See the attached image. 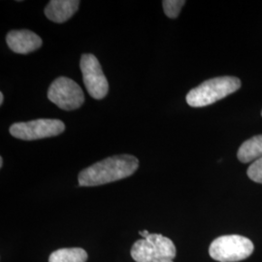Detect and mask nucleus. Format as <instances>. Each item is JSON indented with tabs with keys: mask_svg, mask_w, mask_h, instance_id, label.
Masks as SVG:
<instances>
[{
	"mask_svg": "<svg viewBox=\"0 0 262 262\" xmlns=\"http://www.w3.org/2000/svg\"><path fill=\"white\" fill-rule=\"evenodd\" d=\"M139 166V160L131 155H118L102 159L79 173L80 187H97L130 177Z\"/></svg>",
	"mask_w": 262,
	"mask_h": 262,
	"instance_id": "nucleus-1",
	"label": "nucleus"
},
{
	"mask_svg": "<svg viewBox=\"0 0 262 262\" xmlns=\"http://www.w3.org/2000/svg\"><path fill=\"white\" fill-rule=\"evenodd\" d=\"M240 86L241 81L236 77H216L192 89L186 99L190 107H205L237 92Z\"/></svg>",
	"mask_w": 262,
	"mask_h": 262,
	"instance_id": "nucleus-2",
	"label": "nucleus"
},
{
	"mask_svg": "<svg viewBox=\"0 0 262 262\" xmlns=\"http://www.w3.org/2000/svg\"><path fill=\"white\" fill-rule=\"evenodd\" d=\"M130 254L136 262H174L177 250L171 239L152 233L133 244Z\"/></svg>",
	"mask_w": 262,
	"mask_h": 262,
	"instance_id": "nucleus-3",
	"label": "nucleus"
},
{
	"mask_svg": "<svg viewBox=\"0 0 262 262\" xmlns=\"http://www.w3.org/2000/svg\"><path fill=\"white\" fill-rule=\"evenodd\" d=\"M253 242L240 235H225L215 239L209 248L210 256L219 262H237L253 253Z\"/></svg>",
	"mask_w": 262,
	"mask_h": 262,
	"instance_id": "nucleus-4",
	"label": "nucleus"
},
{
	"mask_svg": "<svg viewBox=\"0 0 262 262\" xmlns=\"http://www.w3.org/2000/svg\"><path fill=\"white\" fill-rule=\"evenodd\" d=\"M66 130V124L55 119H38L29 122H15L10 126V134L20 140L32 141L55 137Z\"/></svg>",
	"mask_w": 262,
	"mask_h": 262,
	"instance_id": "nucleus-5",
	"label": "nucleus"
},
{
	"mask_svg": "<svg viewBox=\"0 0 262 262\" xmlns=\"http://www.w3.org/2000/svg\"><path fill=\"white\" fill-rule=\"evenodd\" d=\"M48 98L64 111H73L84 102L81 86L67 77H58L49 88Z\"/></svg>",
	"mask_w": 262,
	"mask_h": 262,
	"instance_id": "nucleus-6",
	"label": "nucleus"
},
{
	"mask_svg": "<svg viewBox=\"0 0 262 262\" xmlns=\"http://www.w3.org/2000/svg\"><path fill=\"white\" fill-rule=\"evenodd\" d=\"M84 86L94 99H102L109 92V84L96 56L84 54L80 60Z\"/></svg>",
	"mask_w": 262,
	"mask_h": 262,
	"instance_id": "nucleus-7",
	"label": "nucleus"
},
{
	"mask_svg": "<svg viewBox=\"0 0 262 262\" xmlns=\"http://www.w3.org/2000/svg\"><path fill=\"white\" fill-rule=\"evenodd\" d=\"M8 47L16 54L27 55L41 48L43 41L36 33L28 30L19 29L12 30L6 36Z\"/></svg>",
	"mask_w": 262,
	"mask_h": 262,
	"instance_id": "nucleus-8",
	"label": "nucleus"
},
{
	"mask_svg": "<svg viewBox=\"0 0 262 262\" xmlns=\"http://www.w3.org/2000/svg\"><path fill=\"white\" fill-rule=\"evenodd\" d=\"M79 0H52L45 8V16L54 23L62 24L75 15L80 6Z\"/></svg>",
	"mask_w": 262,
	"mask_h": 262,
	"instance_id": "nucleus-9",
	"label": "nucleus"
},
{
	"mask_svg": "<svg viewBox=\"0 0 262 262\" xmlns=\"http://www.w3.org/2000/svg\"><path fill=\"white\" fill-rule=\"evenodd\" d=\"M237 158L243 163L262 158V135H256L245 141L238 150Z\"/></svg>",
	"mask_w": 262,
	"mask_h": 262,
	"instance_id": "nucleus-10",
	"label": "nucleus"
},
{
	"mask_svg": "<svg viewBox=\"0 0 262 262\" xmlns=\"http://www.w3.org/2000/svg\"><path fill=\"white\" fill-rule=\"evenodd\" d=\"M88 253L82 248H63L50 254L49 262H86Z\"/></svg>",
	"mask_w": 262,
	"mask_h": 262,
	"instance_id": "nucleus-11",
	"label": "nucleus"
},
{
	"mask_svg": "<svg viewBox=\"0 0 262 262\" xmlns=\"http://www.w3.org/2000/svg\"><path fill=\"white\" fill-rule=\"evenodd\" d=\"M185 4H186L185 0H164V1H162L164 14L170 19H176Z\"/></svg>",
	"mask_w": 262,
	"mask_h": 262,
	"instance_id": "nucleus-12",
	"label": "nucleus"
},
{
	"mask_svg": "<svg viewBox=\"0 0 262 262\" xmlns=\"http://www.w3.org/2000/svg\"><path fill=\"white\" fill-rule=\"evenodd\" d=\"M247 174L253 182L262 184V158L253 161L248 169Z\"/></svg>",
	"mask_w": 262,
	"mask_h": 262,
	"instance_id": "nucleus-13",
	"label": "nucleus"
},
{
	"mask_svg": "<svg viewBox=\"0 0 262 262\" xmlns=\"http://www.w3.org/2000/svg\"><path fill=\"white\" fill-rule=\"evenodd\" d=\"M139 234L143 237V239H145V238H147L150 233H149L148 230H144V231H139Z\"/></svg>",
	"mask_w": 262,
	"mask_h": 262,
	"instance_id": "nucleus-14",
	"label": "nucleus"
},
{
	"mask_svg": "<svg viewBox=\"0 0 262 262\" xmlns=\"http://www.w3.org/2000/svg\"><path fill=\"white\" fill-rule=\"evenodd\" d=\"M3 101H4V94L3 93H0V105L3 104Z\"/></svg>",
	"mask_w": 262,
	"mask_h": 262,
	"instance_id": "nucleus-15",
	"label": "nucleus"
},
{
	"mask_svg": "<svg viewBox=\"0 0 262 262\" xmlns=\"http://www.w3.org/2000/svg\"><path fill=\"white\" fill-rule=\"evenodd\" d=\"M3 167V158L0 157V168Z\"/></svg>",
	"mask_w": 262,
	"mask_h": 262,
	"instance_id": "nucleus-16",
	"label": "nucleus"
},
{
	"mask_svg": "<svg viewBox=\"0 0 262 262\" xmlns=\"http://www.w3.org/2000/svg\"><path fill=\"white\" fill-rule=\"evenodd\" d=\"M261 115H262V112H261Z\"/></svg>",
	"mask_w": 262,
	"mask_h": 262,
	"instance_id": "nucleus-17",
	"label": "nucleus"
}]
</instances>
